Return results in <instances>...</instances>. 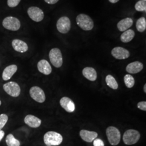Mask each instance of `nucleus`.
Wrapping results in <instances>:
<instances>
[{"mask_svg":"<svg viewBox=\"0 0 146 146\" xmlns=\"http://www.w3.org/2000/svg\"><path fill=\"white\" fill-rule=\"evenodd\" d=\"M43 141L47 146H58L62 142L63 137L57 132L49 131L44 134Z\"/></svg>","mask_w":146,"mask_h":146,"instance_id":"obj_1","label":"nucleus"},{"mask_svg":"<svg viewBox=\"0 0 146 146\" xmlns=\"http://www.w3.org/2000/svg\"><path fill=\"white\" fill-rule=\"evenodd\" d=\"M77 25L82 29L86 31L92 30L94 27V22L91 17L84 14H79L76 19Z\"/></svg>","mask_w":146,"mask_h":146,"instance_id":"obj_2","label":"nucleus"},{"mask_svg":"<svg viewBox=\"0 0 146 146\" xmlns=\"http://www.w3.org/2000/svg\"><path fill=\"white\" fill-rule=\"evenodd\" d=\"M106 135L110 144L117 146L121 140V133L119 130L113 126H110L106 129Z\"/></svg>","mask_w":146,"mask_h":146,"instance_id":"obj_3","label":"nucleus"},{"mask_svg":"<svg viewBox=\"0 0 146 146\" xmlns=\"http://www.w3.org/2000/svg\"><path fill=\"white\" fill-rule=\"evenodd\" d=\"M140 138V133L134 129H128L125 131L123 136V141L127 145L135 144Z\"/></svg>","mask_w":146,"mask_h":146,"instance_id":"obj_4","label":"nucleus"},{"mask_svg":"<svg viewBox=\"0 0 146 146\" xmlns=\"http://www.w3.org/2000/svg\"><path fill=\"white\" fill-rule=\"evenodd\" d=\"M50 61L56 68H60L63 64V58L61 50L57 48H52L49 54Z\"/></svg>","mask_w":146,"mask_h":146,"instance_id":"obj_5","label":"nucleus"},{"mask_svg":"<svg viewBox=\"0 0 146 146\" xmlns=\"http://www.w3.org/2000/svg\"><path fill=\"white\" fill-rule=\"evenodd\" d=\"M3 27L7 30L11 31H17L21 27L20 20L13 16L5 17L2 22Z\"/></svg>","mask_w":146,"mask_h":146,"instance_id":"obj_6","label":"nucleus"},{"mask_svg":"<svg viewBox=\"0 0 146 146\" xmlns=\"http://www.w3.org/2000/svg\"><path fill=\"white\" fill-rule=\"evenodd\" d=\"M3 88L5 92L12 97H17L21 93L20 86L15 82H9L5 84Z\"/></svg>","mask_w":146,"mask_h":146,"instance_id":"obj_7","label":"nucleus"},{"mask_svg":"<svg viewBox=\"0 0 146 146\" xmlns=\"http://www.w3.org/2000/svg\"><path fill=\"white\" fill-rule=\"evenodd\" d=\"M56 28L60 33L62 34L67 33L71 28V22L70 19L67 16L60 17L57 21Z\"/></svg>","mask_w":146,"mask_h":146,"instance_id":"obj_8","label":"nucleus"},{"mask_svg":"<svg viewBox=\"0 0 146 146\" xmlns=\"http://www.w3.org/2000/svg\"><path fill=\"white\" fill-rule=\"evenodd\" d=\"M31 98L38 103H43L46 100V95L44 91L39 87L34 86L29 90Z\"/></svg>","mask_w":146,"mask_h":146,"instance_id":"obj_9","label":"nucleus"},{"mask_svg":"<svg viewBox=\"0 0 146 146\" xmlns=\"http://www.w3.org/2000/svg\"><path fill=\"white\" fill-rule=\"evenodd\" d=\"M27 13L32 20L38 22L44 19V13L37 7H31L28 8Z\"/></svg>","mask_w":146,"mask_h":146,"instance_id":"obj_10","label":"nucleus"},{"mask_svg":"<svg viewBox=\"0 0 146 146\" xmlns=\"http://www.w3.org/2000/svg\"><path fill=\"white\" fill-rule=\"evenodd\" d=\"M112 56L117 60H125L130 56V52L123 47H116L111 50Z\"/></svg>","mask_w":146,"mask_h":146,"instance_id":"obj_11","label":"nucleus"},{"mask_svg":"<svg viewBox=\"0 0 146 146\" xmlns=\"http://www.w3.org/2000/svg\"><path fill=\"white\" fill-rule=\"evenodd\" d=\"M60 104L63 108L68 113H73L75 109L74 102L68 97H63L61 98Z\"/></svg>","mask_w":146,"mask_h":146,"instance_id":"obj_12","label":"nucleus"},{"mask_svg":"<svg viewBox=\"0 0 146 146\" xmlns=\"http://www.w3.org/2000/svg\"><path fill=\"white\" fill-rule=\"evenodd\" d=\"M12 47L14 48V49L17 52H26L28 50V46L26 43L21 40L19 39H15L14 40L12 43Z\"/></svg>","mask_w":146,"mask_h":146,"instance_id":"obj_13","label":"nucleus"},{"mask_svg":"<svg viewBox=\"0 0 146 146\" xmlns=\"http://www.w3.org/2000/svg\"><path fill=\"white\" fill-rule=\"evenodd\" d=\"M37 69L40 73L44 75H49L52 72L50 64L46 60H41L37 63Z\"/></svg>","mask_w":146,"mask_h":146,"instance_id":"obj_14","label":"nucleus"},{"mask_svg":"<svg viewBox=\"0 0 146 146\" xmlns=\"http://www.w3.org/2000/svg\"><path fill=\"white\" fill-rule=\"evenodd\" d=\"M80 135L84 141L87 142H92V141L96 139L98 134L95 131L83 129L80 131Z\"/></svg>","mask_w":146,"mask_h":146,"instance_id":"obj_15","label":"nucleus"},{"mask_svg":"<svg viewBox=\"0 0 146 146\" xmlns=\"http://www.w3.org/2000/svg\"><path fill=\"white\" fill-rule=\"evenodd\" d=\"M25 123L31 128H38L41 125V120L34 115H28L25 118Z\"/></svg>","mask_w":146,"mask_h":146,"instance_id":"obj_16","label":"nucleus"},{"mask_svg":"<svg viewBox=\"0 0 146 146\" xmlns=\"http://www.w3.org/2000/svg\"><path fill=\"white\" fill-rule=\"evenodd\" d=\"M143 68V64L140 61H135L128 64L126 67V71L130 74L140 72Z\"/></svg>","mask_w":146,"mask_h":146,"instance_id":"obj_17","label":"nucleus"},{"mask_svg":"<svg viewBox=\"0 0 146 146\" xmlns=\"http://www.w3.org/2000/svg\"><path fill=\"white\" fill-rule=\"evenodd\" d=\"M17 67L15 64L8 66L4 69L2 73V78L5 81H8L11 78L14 74L17 72Z\"/></svg>","mask_w":146,"mask_h":146,"instance_id":"obj_18","label":"nucleus"},{"mask_svg":"<svg viewBox=\"0 0 146 146\" xmlns=\"http://www.w3.org/2000/svg\"><path fill=\"white\" fill-rule=\"evenodd\" d=\"M133 24V21L130 17H127L119 21L117 27L120 31H125L128 30Z\"/></svg>","mask_w":146,"mask_h":146,"instance_id":"obj_19","label":"nucleus"},{"mask_svg":"<svg viewBox=\"0 0 146 146\" xmlns=\"http://www.w3.org/2000/svg\"><path fill=\"white\" fill-rule=\"evenodd\" d=\"M82 74L84 76L91 81H94L97 78V73L94 68L86 67L82 70Z\"/></svg>","mask_w":146,"mask_h":146,"instance_id":"obj_20","label":"nucleus"},{"mask_svg":"<svg viewBox=\"0 0 146 146\" xmlns=\"http://www.w3.org/2000/svg\"><path fill=\"white\" fill-rule=\"evenodd\" d=\"M135 35V32L133 30H127L121 34L120 37L121 41L123 43L129 42L134 38Z\"/></svg>","mask_w":146,"mask_h":146,"instance_id":"obj_21","label":"nucleus"},{"mask_svg":"<svg viewBox=\"0 0 146 146\" xmlns=\"http://www.w3.org/2000/svg\"><path fill=\"white\" fill-rule=\"evenodd\" d=\"M106 82L107 86L113 89L118 88V84L115 78L111 75H108L106 78Z\"/></svg>","mask_w":146,"mask_h":146,"instance_id":"obj_22","label":"nucleus"},{"mask_svg":"<svg viewBox=\"0 0 146 146\" xmlns=\"http://www.w3.org/2000/svg\"><path fill=\"white\" fill-rule=\"evenodd\" d=\"M5 142L8 146H20V142L16 139L13 134H9L5 138Z\"/></svg>","mask_w":146,"mask_h":146,"instance_id":"obj_23","label":"nucleus"},{"mask_svg":"<svg viewBox=\"0 0 146 146\" xmlns=\"http://www.w3.org/2000/svg\"><path fill=\"white\" fill-rule=\"evenodd\" d=\"M136 27L137 31L143 32L146 29V20L144 17L139 19L136 23Z\"/></svg>","mask_w":146,"mask_h":146,"instance_id":"obj_24","label":"nucleus"},{"mask_svg":"<svg viewBox=\"0 0 146 146\" xmlns=\"http://www.w3.org/2000/svg\"><path fill=\"white\" fill-rule=\"evenodd\" d=\"M124 82L126 87L129 88H132L135 84L134 78L130 74L125 75L124 77Z\"/></svg>","mask_w":146,"mask_h":146,"instance_id":"obj_25","label":"nucleus"},{"mask_svg":"<svg viewBox=\"0 0 146 146\" xmlns=\"http://www.w3.org/2000/svg\"><path fill=\"white\" fill-rule=\"evenodd\" d=\"M136 11H146V2L145 1L140 0L135 5Z\"/></svg>","mask_w":146,"mask_h":146,"instance_id":"obj_26","label":"nucleus"},{"mask_svg":"<svg viewBox=\"0 0 146 146\" xmlns=\"http://www.w3.org/2000/svg\"><path fill=\"white\" fill-rule=\"evenodd\" d=\"M8 120V115L5 114H2L0 115V131L4 127Z\"/></svg>","mask_w":146,"mask_h":146,"instance_id":"obj_27","label":"nucleus"},{"mask_svg":"<svg viewBox=\"0 0 146 146\" xmlns=\"http://www.w3.org/2000/svg\"><path fill=\"white\" fill-rule=\"evenodd\" d=\"M21 0H8L7 5L11 8H14L19 5Z\"/></svg>","mask_w":146,"mask_h":146,"instance_id":"obj_28","label":"nucleus"},{"mask_svg":"<svg viewBox=\"0 0 146 146\" xmlns=\"http://www.w3.org/2000/svg\"><path fill=\"white\" fill-rule=\"evenodd\" d=\"M137 108L143 111H146V101H141L139 102L137 104Z\"/></svg>","mask_w":146,"mask_h":146,"instance_id":"obj_29","label":"nucleus"},{"mask_svg":"<svg viewBox=\"0 0 146 146\" xmlns=\"http://www.w3.org/2000/svg\"><path fill=\"white\" fill-rule=\"evenodd\" d=\"M94 146H104V142L100 139H95L93 142Z\"/></svg>","mask_w":146,"mask_h":146,"instance_id":"obj_30","label":"nucleus"},{"mask_svg":"<svg viewBox=\"0 0 146 146\" xmlns=\"http://www.w3.org/2000/svg\"><path fill=\"white\" fill-rule=\"evenodd\" d=\"M59 0H44V1L49 5H54Z\"/></svg>","mask_w":146,"mask_h":146,"instance_id":"obj_31","label":"nucleus"},{"mask_svg":"<svg viewBox=\"0 0 146 146\" xmlns=\"http://www.w3.org/2000/svg\"><path fill=\"white\" fill-rule=\"evenodd\" d=\"M5 136V131H0V141L2 140L3 137Z\"/></svg>","mask_w":146,"mask_h":146,"instance_id":"obj_32","label":"nucleus"},{"mask_svg":"<svg viewBox=\"0 0 146 146\" xmlns=\"http://www.w3.org/2000/svg\"><path fill=\"white\" fill-rule=\"evenodd\" d=\"M120 0H109V1H110V3H117V2H119Z\"/></svg>","mask_w":146,"mask_h":146,"instance_id":"obj_33","label":"nucleus"},{"mask_svg":"<svg viewBox=\"0 0 146 146\" xmlns=\"http://www.w3.org/2000/svg\"><path fill=\"white\" fill-rule=\"evenodd\" d=\"M143 90H144V92H145V93H146V84H145V85H144Z\"/></svg>","mask_w":146,"mask_h":146,"instance_id":"obj_34","label":"nucleus"},{"mask_svg":"<svg viewBox=\"0 0 146 146\" xmlns=\"http://www.w3.org/2000/svg\"><path fill=\"white\" fill-rule=\"evenodd\" d=\"M1 104H2V102H1V100H0V106H1Z\"/></svg>","mask_w":146,"mask_h":146,"instance_id":"obj_35","label":"nucleus"},{"mask_svg":"<svg viewBox=\"0 0 146 146\" xmlns=\"http://www.w3.org/2000/svg\"><path fill=\"white\" fill-rule=\"evenodd\" d=\"M142 1H145V2L146 1V0H142Z\"/></svg>","mask_w":146,"mask_h":146,"instance_id":"obj_36","label":"nucleus"},{"mask_svg":"<svg viewBox=\"0 0 146 146\" xmlns=\"http://www.w3.org/2000/svg\"></svg>","mask_w":146,"mask_h":146,"instance_id":"obj_37","label":"nucleus"}]
</instances>
